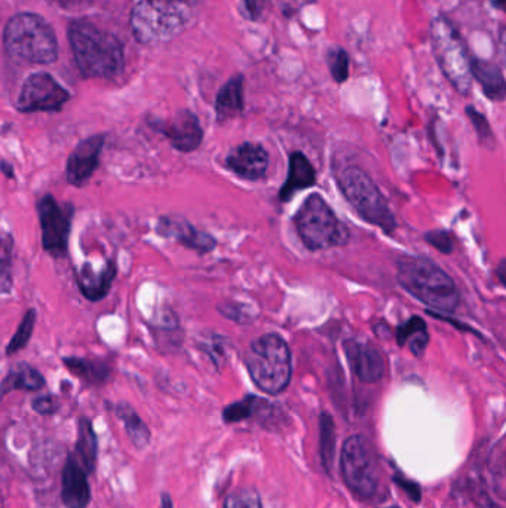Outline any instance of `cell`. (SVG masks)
<instances>
[{
	"instance_id": "1",
	"label": "cell",
	"mask_w": 506,
	"mask_h": 508,
	"mask_svg": "<svg viewBox=\"0 0 506 508\" xmlns=\"http://www.w3.org/2000/svg\"><path fill=\"white\" fill-rule=\"evenodd\" d=\"M397 277L401 287L432 310L452 313L459 305L456 284L429 259L401 256L397 260Z\"/></svg>"
},
{
	"instance_id": "2",
	"label": "cell",
	"mask_w": 506,
	"mask_h": 508,
	"mask_svg": "<svg viewBox=\"0 0 506 508\" xmlns=\"http://www.w3.org/2000/svg\"><path fill=\"white\" fill-rule=\"evenodd\" d=\"M77 68L85 77H118L123 68L122 45L113 34L89 23H73L68 30Z\"/></svg>"
},
{
	"instance_id": "3",
	"label": "cell",
	"mask_w": 506,
	"mask_h": 508,
	"mask_svg": "<svg viewBox=\"0 0 506 508\" xmlns=\"http://www.w3.org/2000/svg\"><path fill=\"white\" fill-rule=\"evenodd\" d=\"M245 367L258 390L278 395L292 381V351L288 343L276 333L254 339L244 356Z\"/></svg>"
},
{
	"instance_id": "4",
	"label": "cell",
	"mask_w": 506,
	"mask_h": 508,
	"mask_svg": "<svg viewBox=\"0 0 506 508\" xmlns=\"http://www.w3.org/2000/svg\"><path fill=\"white\" fill-rule=\"evenodd\" d=\"M192 0H141L131 14V27L141 43L176 38L194 18Z\"/></svg>"
},
{
	"instance_id": "5",
	"label": "cell",
	"mask_w": 506,
	"mask_h": 508,
	"mask_svg": "<svg viewBox=\"0 0 506 508\" xmlns=\"http://www.w3.org/2000/svg\"><path fill=\"white\" fill-rule=\"evenodd\" d=\"M5 48L9 56L29 63H52L59 56L54 30L34 14H18L5 29Z\"/></svg>"
},
{
	"instance_id": "6",
	"label": "cell",
	"mask_w": 506,
	"mask_h": 508,
	"mask_svg": "<svg viewBox=\"0 0 506 508\" xmlns=\"http://www.w3.org/2000/svg\"><path fill=\"white\" fill-rule=\"evenodd\" d=\"M294 225L300 240L311 251L345 246L349 240L347 226L339 221L329 204L318 194L304 199L299 212L295 213Z\"/></svg>"
},
{
	"instance_id": "7",
	"label": "cell",
	"mask_w": 506,
	"mask_h": 508,
	"mask_svg": "<svg viewBox=\"0 0 506 508\" xmlns=\"http://www.w3.org/2000/svg\"><path fill=\"white\" fill-rule=\"evenodd\" d=\"M336 180L345 198L364 221L379 226L384 232L391 233L397 228V222L389 210L388 203L364 169L357 166L343 167L336 171Z\"/></svg>"
},
{
	"instance_id": "8",
	"label": "cell",
	"mask_w": 506,
	"mask_h": 508,
	"mask_svg": "<svg viewBox=\"0 0 506 508\" xmlns=\"http://www.w3.org/2000/svg\"><path fill=\"white\" fill-rule=\"evenodd\" d=\"M432 50L444 77H447L456 91L468 94L473 84V61L465 51L459 34L446 18H435L430 24Z\"/></svg>"
},
{
	"instance_id": "9",
	"label": "cell",
	"mask_w": 506,
	"mask_h": 508,
	"mask_svg": "<svg viewBox=\"0 0 506 508\" xmlns=\"http://www.w3.org/2000/svg\"><path fill=\"white\" fill-rule=\"evenodd\" d=\"M340 471L347 486L355 495L368 500L379 485L375 450L363 436H350L340 452Z\"/></svg>"
},
{
	"instance_id": "10",
	"label": "cell",
	"mask_w": 506,
	"mask_h": 508,
	"mask_svg": "<svg viewBox=\"0 0 506 508\" xmlns=\"http://www.w3.org/2000/svg\"><path fill=\"white\" fill-rule=\"evenodd\" d=\"M41 229H42L43 250L54 258H64L68 251V238L72 231V204H61L47 194L36 204Z\"/></svg>"
},
{
	"instance_id": "11",
	"label": "cell",
	"mask_w": 506,
	"mask_h": 508,
	"mask_svg": "<svg viewBox=\"0 0 506 508\" xmlns=\"http://www.w3.org/2000/svg\"><path fill=\"white\" fill-rule=\"evenodd\" d=\"M68 100V91L55 81L51 75L34 73L23 85L17 107L18 111L24 113L59 112Z\"/></svg>"
},
{
	"instance_id": "12",
	"label": "cell",
	"mask_w": 506,
	"mask_h": 508,
	"mask_svg": "<svg viewBox=\"0 0 506 508\" xmlns=\"http://www.w3.org/2000/svg\"><path fill=\"white\" fill-rule=\"evenodd\" d=\"M149 125L155 132L164 134L169 144L178 152H194L203 141V132L199 119L190 111H180L169 121H153Z\"/></svg>"
},
{
	"instance_id": "13",
	"label": "cell",
	"mask_w": 506,
	"mask_h": 508,
	"mask_svg": "<svg viewBox=\"0 0 506 508\" xmlns=\"http://www.w3.org/2000/svg\"><path fill=\"white\" fill-rule=\"evenodd\" d=\"M106 141L104 134L91 136L85 141H79L73 152L68 155V166H66V178L68 185L82 187L86 185L89 178L93 177L95 169L100 164L103 146Z\"/></svg>"
},
{
	"instance_id": "14",
	"label": "cell",
	"mask_w": 506,
	"mask_h": 508,
	"mask_svg": "<svg viewBox=\"0 0 506 508\" xmlns=\"http://www.w3.org/2000/svg\"><path fill=\"white\" fill-rule=\"evenodd\" d=\"M224 166L238 177L247 182H258L267 176L269 167V153L262 144L245 143L238 144L228 153Z\"/></svg>"
},
{
	"instance_id": "15",
	"label": "cell",
	"mask_w": 506,
	"mask_h": 508,
	"mask_svg": "<svg viewBox=\"0 0 506 508\" xmlns=\"http://www.w3.org/2000/svg\"><path fill=\"white\" fill-rule=\"evenodd\" d=\"M157 233L159 237L180 242L182 246L199 254L212 253L217 247L214 237L194 228L185 217H160L157 223Z\"/></svg>"
},
{
	"instance_id": "16",
	"label": "cell",
	"mask_w": 506,
	"mask_h": 508,
	"mask_svg": "<svg viewBox=\"0 0 506 508\" xmlns=\"http://www.w3.org/2000/svg\"><path fill=\"white\" fill-rule=\"evenodd\" d=\"M88 475L77 457L68 455L61 475V500L66 507L88 508L91 503Z\"/></svg>"
},
{
	"instance_id": "17",
	"label": "cell",
	"mask_w": 506,
	"mask_h": 508,
	"mask_svg": "<svg viewBox=\"0 0 506 508\" xmlns=\"http://www.w3.org/2000/svg\"><path fill=\"white\" fill-rule=\"evenodd\" d=\"M345 354L352 372L359 381L375 384L384 376V357L372 345L359 340H348L345 343Z\"/></svg>"
},
{
	"instance_id": "18",
	"label": "cell",
	"mask_w": 506,
	"mask_h": 508,
	"mask_svg": "<svg viewBox=\"0 0 506 508\" xmlns=\"http://www.w3.org/2000/svg\"><path fill=\"white\" fill-rule=\"evenodd\" d=\"M118 274V268L113 260H106L102 267H94L91 262H85L77 271V281L80 293L88 301L100 302L109 295L112 284Z\"/></svg>"
},
{
	"instance_id": "19",
	"label": "cell",
	"mask_w": 506,
	"mask_h": 508,
	"mask_svg": "<svg viewBox=\"0 0 506 508\" xmlns=\"http://www.w3.org/2000/svg\"><path fill=\"white\" fill-rule=\"evenodd\" d=\"M317 182V173L308 158L302 152H293L288 159V176L279 191V201L288 203L297 192L313 186Z\"/></svg>"
},
{
	"instance_id": "20",
	"label": "cell",
	"mask_w": 506,
	"mask_h": 508,
	"mask_svg": "<svg viewBox=\"0 0 506 508\" xmlns=\"http://www.w3.org/2000/svg\"><path fill=\"white\" fill-rule=\"evenodd\" d=\"M244 111V79L232 77L223 88L220 89L215 100V114L220 123L237 118Z\"/></svg>"
},
{
	"instance_id": "21",
	"label": "cell",
	"mask_w": 506,
	"mask_h": 508,
	"mask_svg": "<svg viewBox=\"0 0 506 508\" xmlns=\"http://www.w3.org/2000/svg\"><path fill=\"white\" fill-rule=\"evenodd\" d=\"M63 363L68 372L79 377L80 381L93 386H102L109 381V363L102 358H82V357H64Z\"/></svg>"
},
{
	"instance_id": "22",
	"label": "cell",
	"mask_w": 506,
	"mask_h": 508,
	"mask_svg": "<svg viewBox=\"0 0 506 508\" xmlns=\"http://www.w3.org/2000/svg\"><path fill=\"white\" fill-rule=\"evenodd\" d=\"M112 411L114 412V415L118 416L119 420L122 421L123 425H125V431H127L130 440L132 441V445L135 446V449H146L150 445L152 432L149 430L148 423L140 418L134 407L122 402L114 404Z\"/></svg>"
},
{
	"instance_id": "23",
	"label": "cell",
	"mask_w": 506,
	"mask_h": 508,
	"mask_svg": "<svg viewBox=\"0 0 506 508\" xmlns=\"http://www.w3.org/2000/svg\"><path fill=\"white\" fill-rule=\"evenodd\" d=\"M45 377L42 373L27 365V363H18L14 367L9 368L8 375L2 381V395H6L11 391H39L45 386Z\"/></svg>"
},
{
	"instance_id": "24",
	"label": "cell",
	"mask_w": 506,
	"mask_h": 508,
	"mask_svg": "<svg viewBox=\"0 0 506 508\" xmlns=\"http://www.w3.org/2000/svg\"><path fill=\"white\" fill-rule=\"evenodd\" d=\"M473 77L480 82L485 95L493 102H502L506 98V82L502 73L493 64L474 59Z\"/></svg>"
},
{
	"instance_id": "25",
	"label": "cell",
	"mask_w": 506,
	"mask_h": 508,
	"mask_svg": "<svg viewBox=\"0 0 506 508\" xmlns=\"http://www.w3.org/2000/svg\"><path fill=\"white\" fill-rule=\"evenodd\" d=\"M77 452L85 470L93 475L97 468L98 439L94 431L93 422L85 416L77 422Z\"/></svg>"
},
{
	"instance_id": "26",
	"label": "cell",
	"mask_w": 506,
	"mask_h": 508,
	"mask_svg": "<svg viewBox=\"0 0 506 508\" xmlns=\"http://www.w3.org/2000/svg\"><path fill=\"white\" fill-rule=\"evenodd\" d=\"M397 342L400 347L409 348L414 356H423L429 338H428L427 324L422 318L411 317L409 322H405L398 329Z\"/></svg>"
},
{
	"instance_id": "27",
	"label": "cell",
	"mask_w": 506,
	"mask_h": 508,
	"mask_svg": "<svg viewBox=\"0 0 506 508\" xmlns=\"http://www.w3.org/2000/svg\"><path fill=\"white\" fill-rule=\"evenodd\" d=\"M320 455L327 473H331L336 457V425L330 413L324 412L320 416Z\"/></svg>"
},
{
	"instance_id": "28",
	"label": "cell",
	"mask_w": 506,
	"mask_h": 508,
	"mask_svg": "<svg viewBox=\"0 0 506 508\" xmlns=\"http://www.w3.org/2000/svg\"><path fill=\"white\" fill-rule=\"evenodd\" d=\"M263 398L258 395H247L239 402L232 403L223 409V422L237 423L249 420L253 416H258L260 407H262Z\"/></svg>"
},
{
	"instance_id": "29",
	"label": "cell",
	"mask_w": 506,
	"mask_h": 508,
	"mask_svg": "<svg viewBox=\"0 0 506 508\" xmlns=\"http://www.w3.org/2000/svg\"><path fill=\"white\" fill-rule=\"evenodd\" d=\"M13 253L14 238L9 232H2V249H0V278L2 293L8 295L13 288Z\"/></svg>"
},
{
	"instance_id": "30",
	"label": "cell",
	"mask_w": 506,
	"mask_h": 508,
	"mask_svg": "<svg viewBox=\"0 0 506 508\" xmlns=\"http://www.w3.org/2000/svg\"><path fill=\"white\" fill-rule=\"evenodd\" d=\"M36 320H38V313L36 311L29 310L24 313L17 331L14 333L13 339L9 340L8 347H6V351H5L6 356H14V354H17L18 351H22L23 348L26 347L30 338L33 335Z\"/></svg>"
},
{
	"instance_id": "31",
	"label": "cell",
	"mask_w": 506,
	"mask_h": 508,
	"mask_svg": "<svg viewBox=\"0 0 506 508\" xmlns=\"http://www.w3.org/2000/svg\"><path fill=\"white\" fill-rule=\"evenodd\" d=\"M223 508H263L262 496L254 486L239 487L226 496Z\"/></svg>"
},
{
	"instance_id": "32",
	"label": "cell",
	"mask_w": 506,
	"mask_h": 508,
	"mask_svg": "<svg viewBox=\"0 0 506 508\" xmlns=\"http://www.w3.org/2000/svg\"><path fill=\"white\" fill-rule=\"evenodd\" d=\"M330 70L333 75L334 79L339 84L347 81L349 77V59H348L347 52L338 48L330 52L329 56Z\"/></svg>"
},
{
	"instance_id": "33",
	"label": "cell",
	"mask_w": 506,
	"mask_h": 508,
	"mask_svg": "<svg viewBox=\"0 0 506 508\" xmlns=\"http://www.w3.org/2000/svg\"><path fill=\"white\" fill-rule=\"evenodd\" d=\"M32 407L39 415H54L59 412V402L54 395H41V397L34 398Z\"/></svg>"
},
{
	"instance_id": "34",
	"label": "cell",
	"mask_w": 506,
	"mask_h": 508,
	"mask_svg": "<svg viewBox=\"0 0 506 508\" xmlns=\"http://www.w3.org/2000/svg\"><path fill=\"white\" fill-rule=\"evenodd\" d=\"M427 241L430 246H434L437 250L443 251V253H450L453 250V242L448 237L447 232L444 231H432L427 233Z\"/></svg>"
},
{
	"instance_id": "35",
	"label": "cell",
	"mask_w": 506,
	"mask_h": 508,
	"mask_svg": "<svg viewBox=\"0 0 506 508\" xmlns=\"http://www.w3.org/2000/svg\"><path fill=\"white\" fill-rule=\"evenodd\" d=\"M466 112H468V116L471 118V121H473L474 127L477 130L478 136H480L481 141H485L492 139V132H490L489 122L485 121L484 116L478 113L474 107H468Z\"/></svg>"
},
{
	"instance_id": "36",
	"label": "cell",
	"mask_w": 506,
	"mask_h": 508,
	"mask_svg": "<svg viewBox=\"0 0 506 508\" xmlns=\"http://www.w3.org/2000/svg\"><path fill=\"white\" fill-rule=\"evenodd\" d=\"M395 483H397L398 486L402 487L405 492H407V495L411 498V500L416 501L419 503L420 501V496H422V492H420V487L416 483L410 482L409 479H402L401 476H397L395 477Z\"/></svg>"
},
{
	"instance_id": "37",
	"label": "cell",
	"mask_w": 506,
	"mask_h": 508,
	"mask_svg": "<svg viewBox=\"0 0 506 508\" xmlns=\"http://www.w3.org/2000/svg\"><path fill=\"white\" fill-rule=\"evenodd\" d=\"M244 4L251 20H258L262 15L263 0H244Z\"/></svg>"
},
{
	"instance_id": "38",
	"label": "cell",
	"mask_w": 506,
	"mask_h": 508,
	"mask_svg": "<svg viewBox=\"0 0 506 508\" xmlns=\"http://www.w3.org/2000/svg\"><path fill=\"white\" fill-rule=\"evenodd\" d=\"M496 274H498L501 283H502L506 287V259L505 260H502V262L499 263L498 271H496Z\"/></svg>"
},
{
	"instance_id": "39",
	"label": "cell",
	"mask_w": 506,
	"mask_h": 508,
	"mask_svg": "<svg viewBox=\"0 0 506 508\" xmlns=\"http://www.w3.org/2000/svg\"><path fill=\"white\" fill-rule=\"evenodd\" d=\"M2 171H4L5 176L8 178H14V167L13 164H9L6 159L2 161Z\"/></svg>"
},
{
	"instance_id": "40",
	"label": "cell",
	"mask_w": 506,
	"mask_h": 508,
	"mask_svg": "<svg viewBox=\"0 0 506 508\" xmlns=\"http://www.w3.org/2000/svg\"><path fill=\"white\" fill-rule=\"evenodd\" d=\"M160 508H174L173 501L169 494H162V500H160Z\"/></svg>"
},
{
	"instance_id": "41",
	"label": "cell",
	"mask_w": 506,
	"mask_h": 508,
	"mask_svg": "<svg viewBox=\"0 0 506 508\" xmlns=\"http://www.w3.org/2000/svg\"><path fill=\"white\" fill-rule=\"evenodd\" d=\"M55 2H59L61 6H66V8H70L73 5H77L79 0H55Z\"/></svg>"
},
{
	"instance_id": "42",
	"label": "cell",
	"mask_w": 506,
	"mask_h": 508,
	"mask_svg": "<svg viewBox=\"0 0 506 508\" xmlns=\"http://www.w3.org/2000/svg\"><path fill=\"white\" fill-rule=\"evenodd\" d=\"M494 4L498 5L499 8L505 9L506 11V0H494Z\"/></svg>"
},
{
	"instance_id": "43",
	"label": "cell",
	"mask_w": 506,
	"mask_h": 508,
	"mask_svg": "<svg viewBox=\"0 0 506 508\" xmlns=\"http://www.w3.org/2000/svg\"><path fill=\"white\" fill-rule=\"evenodd\" d=\"M384 508H400V507H397V505H393V507H384Z\"/></svg>"
}]
</instances>
